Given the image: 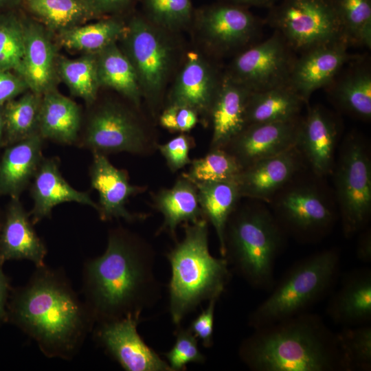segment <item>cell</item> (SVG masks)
<instances>
[{
    "label": "cell",
    "mask_w": 371,
    "mask_h": 371,
    "mask_svg": "<svg viewBox=\"0 0 371 371\" xmlns=\"http://www.w3.org/2000/svg\"><path fill=\"white\" fill-rule=\"evenodd\" d=\"M273 214L284 232L303 240L323 236L333 225L335 214L328 197L311 183L285 186L273 197Z\"/></svg>",
    "instance_id": "8fae6325"
},
{
    "label": "cell",
    "mask_w": 371,
    "mask_h": 371,
    "mask_svg": "<svg viewBox=\"0 0 371 371\" xmlns=\"http://www.w3.org/2000/svg\"><path fill=\"white\" fill-rule=\"evenodd\" d=\"M163 355L172 371H183L189 363H203L206 357L201 352L198 339L189 328L177 326L175 341Z\"/></svg>",
    "instance_id": "b9f144b4"
},
{
    "label": "cell",
    "mask_w": 371,
    "mask_h": 371,
    "mask_svg": "<svg viewBox=\"0 0 371 371\" xmlns=\"http://www.w3.org/2000/svg\"><path fill=\"white\" fill-rule=\"evenodd\" d=\"M218 300H211L207 306L191 322L188 327L192 333L201 341L205 348L213 345L214 312Z\"/></svg>",
    "instance_id": "f6af8a7d"
},
{
    "label": "cell",
    "mask_w": 371,
    "mask_h": 371,
    "mask_svg": "<svg viewBox=\"0 0 371 371\" xmlns=\"http://www.w3.org/2000/svg\"><path fill=\"white\" fill-rule=\"evenodd\" d=\"M8 322L37 344L47 357L71 359L95 324L85 302L61 270L36 267L23 286L12 289Z\"/></svg>",
    "instance_id": "7a4b0ae2"
},
{
    "label": "cell",
    "mask_w": 371,
    "mask_h": 371,
    "mask_svg": "<svg viewBox=\"0 0 371 371\" xmlns=\"http://www.w3.org/2000/svg\"><path fill=\"white\" fill-rule=\"evenodd\" d=\"M363 138L350 135L341 148L334 183L343 232L350 236L363 229L371 214V159Z\"/></svg>",
    "instance_id": "ba28073f"
},
{
    "label": "cell",
    "mask_w": 371,
    "mask_h": 371,
    "mask_svg": "<svg viewBox=\"0 0 371 371\" xmlns=\"http://www.w3.org/2000/svg\"><path fill=\"white\" fill-rule=\"evenodd\" d=\"M141 314L97 324L95 341L126 371H172L168 362L148 346L137 331Z\"/></svg>",
    "instance_id": "4fadbf2b"
},
{
    "label": "cell",
    "mask_w": 371,
    "mask_h": 371,
    "mask_svg": "<svg viewBox=\"0 0 371 371\" xmlns=\"http://www.w3.org/2000/svg\"><path fill=\"white\" fill-rule=\"evenodd\" d=\"M327 313L344 326L365 325L371 319V273L368 269L351 272L329 301Z\"/></svg>",
    "instance_id": "484cf974"
},
{
    "label": "cell",
    "mask_w": 371,
    "mask_h": 371,
    "mask_svg": "<svg viewBox=\"0 0 371 371\" xmlns=\"http://www.w3.org/2000/svg\"><path fill=\"white\" fill-rule=\"evenodd\" d=\"M338 135L333 115L319 105L308 108L300 122L297 147L317 176L333 172Z\"/></svg>",
    "instance_id": "44dd1931"
},
{
    "label": "cell",
    "mask_w": 371,
    "mask_h": 371,
    "mask_svg": "<svg viewBox=\"0 0 371 371\" xmlns=\"http://www.w3.org/2000/svg\"><path fill=\"white\" fill-rule=\"evenodd\" d=\"M34 205L30 213L33 225L49 218L55 206L66 202H76L98 210L88 192L74 188L63 177L57 157H43L29 186Z\"/></svg>",
    "instance_id": "603a6c76"
},
{
    "label": "cell",
    "mask_w": 371,
    "mask_h": 371,
    "mask_svg": "<svg viewBox=\"0 0 371 371\" xmlns=\"http://www.w3.org/2000/svg\"><path fill=\"white\" fill-rule=\"evenodd\" d=\"M182 175L193 183L236 180L243 170L237 159L224 148H210L204 157L191 161Z\"/></svg>",
    "instance_id": "74e56055"
},
{
    "label": "cell",
    "mask_w": 371,
    "mask_h": 371,
    "mask_svg": "<svg viewBox=\"0 0 371 371\" xmlns=\"http://www.w3.org/2000/svg\"><path fill=\"white\" fill-rule=\"evenodd\" d=\"M20 5L50 32L102 18L87 0H21Z\"/></svg>",
    "instance_id": "f546056e"
},
{
    "label": "cell",
    "mask_w": 371,
    "mask_h": 371,
    "mask_svg": "<svg viewBox=\"0 0 371 371\" xmlns=\"http://www.w3.org/2000/svg\"><path fill=\"white\" fill-rule=\"evenodd\" d=\"M238 355L255 371L342 370L335 335L307 312L255 328Z\"/></svg>",
    "instance_id": "3957f363"
},
{
    "label": "cell",
    "mask_w": 371,
    "mask_h": 371,
    "mask_svg": "<svg viewBox=\"0 0 371 371\" xmlns=\"http://www.w3.org/2000/svg\"><path fill=\"white\" fill-rule=\"evenodd\" d=\"M12 289L10 278L0 265V326L8 322V304Z\"/></svg>",
    "instance_id": "7dc6e473"
},
{
    "label": "cell",
    "mask_w": 371,
    "mask_h": 371,
    "mask_svg": "<svg viewBox=\"0 0 371 371\" xmlns=\"http://www.w3.org/2000/svg\"><path fill=\"white\" fill-rule=\"evenodd\" d=\"M23 51V17L12 9L0 12V69L17 74Z\"/></svg>",
    "instance_id": "ab89813d"
},
{
    "label": "cell",
    "mask_w": 371,
    "mask_h": 371,
    "mask_svg": "<svg viewBox=\"0 0 371 371\" xmlns=\"http://www.w3.org/2000/svg\"><path fill=\"white\" fill-rule=\"evenodd\" d=\"M358 258L364 262L371 260V236L370 232L367 230L360 237L357 244V251Z\"/></svg>",
    "instance_id": "681fc988"
},
{
    "label": "cell",
    "mask_w": 371,
    "mask_h": 371,
    "mask_svg": "<svg viewBox=\"0 0 371 371\" xmlns=\"http://www.w3.org/2000/svg\"><path fill=\"white\" fill-rule=\"evenodd\" d=\"M304 102L289 85L251 92L245 107L246 124L298 118Z\"/></svg>",
    "instance_id": "f1b7e54d"
},
{
    "label": "cell",
    "mask_w": 371,
    "mask_h": 371,
    "mask_svg": "<svg viewBox=\"0 0 371 371\" xmlns=\"http://www.w3.org/2000/svg\"><path fill=\"white\" fill-rule=\"evenodd\" d=\"M81 120L80 106L56 88L42 95L38 133L44 139L74 144L78 141Z\"/></svg>",
    "instance_id": "83f0119b"
},
{
    "label": "cell",
    "mask_w": 371,
    "mask_h": 371,
    "mask_svg": "<svg viewBox=\"0 0 371 371\" xmlns=\"http://www.w3.org/2000/svg\"><path fill=\"white\" fill-rule=\"evenodd\" d=\"M192 144L190 136L181 133L165 144H157V149L165 159L170 170L175 172L191 163L189 152Z\"/></svg>",
    "instance_id": "7bdbcfd3"
},
{
    "label": "cell",
    "mask_w": 371,
    "mask_h": 371,
    "mask_svg": "<svg viewBox=\"0 0 371 371\" xmlns=\"http://www.w3.org/2000/svg\"><path fill=\"white\" fill-rule=\"evenodd\" d=\"M183 239L176 241L166 254L171 269L168 310L176 326L202 302L218 300L231 275L227 259L210 254L208 222L205 218L183 223Z\"/></svg>",
    "instance_id": "277c9868"
},
{
    "label": "cell",
    "mask_w": 371,
    "mask_h": 371,
    "mask_svg": "<svg viewBox=\"0 0 371 371\" xmlns=\"http://www.w3.org/2000/svg\"><path fill=\"white\" fill-rule=\"evenodd\" d=\"M120 39L131 63L142 93L152 106L159 104L172 71L175 47L169 32L147 19L133 16Z\"/></svg>",
    "instance_id": "52a82bcc"
},
{
    "label": "cell",
    "mask_w": 371,
    "mask_h": 371,
    "mask_svg": "<svg viewBox=\"0 0 371 371\" xmlns=\"http://www.w3.org/2000/svg\"><path fill=\"white\" fill-rule=\"evenodd\" d=\"M21 0H0V12L12 8L20 5Z\"/></svg>",
    "instance_id": "816d5d0a"
},
{
    "label": "cell",
    "mask_w": 371,
    "mask_h": 371,
    "mask_svg": "<svg viewBox=\"0 0 371 371\" xmlns=\"http://www.w3.org/2000/svg\"><path fill=\"white\" fill-rule=\"evenodd\" d=\"M29 90L23 79L12 71L0 69V105Z\"/></svg>",
    "instance_id": "bcb514c9"
},
{
    "label": "cell",
    "mask_w": 371,
    "mask_h": 371,
    "mask_svg": "<svg viewBox=\"0 0 371 371\" xmlns=\"http://www.w3.org/2000/svg\"><path fill=\"white\" fill-rule=\"evenodd\" d=\"M155 252L143 237L122 226L109 230L106 250L86 262L85 302L95 324L142 314L161 297Z\"/></svg>",
    "instance_id": "6da1fadb"
},
{
    "label": "cell",
    "mask_w": 371,
    "mask_h": 371,
    "mask_svg": "<svg viewBox=\"0 0 371 371\" xmlns=\"http://www.w3.org/2000/svg\"><path fill=\"white\" fill-rule=\"evenodd\" d=\"M30 216L19 197H10L3 210L0 230V265L19 260L31 261L36 267L45 265L47 249Z\"/></svg>",
    "instance_id": "ffe728a7"
},
{
    "label": "cell",
    "mask_w": 371,
    "mask_h": 371,
    "mask_svg": "<svg viewBox=\"0 0 371 371\" xmlns=\"http://www.w3.org/2000/svg\"><path fill=\"white\" fill-rule=\"evenodd\" d=\"M300 122L296 118L247 125L223 148L237 159L243 169L297 146Z\"/></svg>",
    "instance_id": "2e32d148"
},
{
    "label": "cell",
    "mask_w": 371,
    "mask_h": 371,
    "mask_svg": "<svg viewBox=\"0 0 371 371\" xmlns=\"http://www.w3.org/2000/svg\"><path fill=\"white\" fill-rule=\"evenodd\" d=\"M89 176L91 187L99 194L97 212L102 221L123 218L133 222L146 217L131 213L126 207L131 196L144 192L146 187L131 184L127 171L115 167L106 155L93 153Z\"/></svg>",
    "instance_id": "e0dca14e"
},
{
    "label": "cell",
    "mask_w": 371,
    "mask_h": 371,
    "mask_svg": "<svg viewBox=\"0 0 371 371\" xmlns=\"http://www.w3.org/2000/svg\"><path fill=\"white\" fill-rule=\"evenodd\" d=\"M221 78L204 57L190 52L171 89L168 104L186 106L198 115L209 116Z\"/></svg>",
    "instance_id": "7402d4cb"
},
{
    "label": "cell",
    "mask_w": 371,
    "mask_h": 371,
    "mask_svg": "<svg viewBox=\"0 0 371 371\" xmlns=\"http://www.w3.org/2000/svg\"><path fill=\"white\" fill-rule=\"evenodd\" d=\"M56 69L58 76L72 95L89 104L95 102L101 87L95 54H84L75 59L61 57L57 59Z\"/></svg>",
    "instance_id": "d590c367"
},
{
    "label": "cell",
    "mask_w": 371,
    "mask_h": 371,
    "mask_svg": "<svg viewBox=\"0 0 371 371\" xmlns=\"http://www.w3.org/2000/svg\"><path fill=\"white\" fill-rule=\"evenodd\" d=\"M202 216L214 228L220 253L224 256V233L229 217L238 206L241 196L236 180L194 183Z\"/></svg>",
    "instance_id": "4dcf8cb0"
},
{
    "label": "cell",
    "mask_w": 371,
    "mask_h": 371,
    "mask_svg": "<svg viewBox=\"0 0 371 371\" xmlns=\"http://www.w3.org/2000/svg\"><path fill=\"white\" fill-rule=\"evenodd\" d=\"M153 206L160 212L164 221L157 232L168 233L177 241L180 224L196 223L201 218L195 184L182 175L170 188H162L152 195Z\"/></svg>",
    "instance_id": "4316f807"
},
{
    "label": "cell",
    "mask_w": 371,
    "mask_h": 371,
    "mask_svg": "<svg viewBox=\"0 0 371 371\" xmlns=\"http://www.w3.org/2000/svg\"><path fill=\"white\" fill-rule=\"evenodd\" d=\"M95 12L104 17L124 8L131 0H87Z\"/></svg>",
    "instance_id": "c3c4849f"
},
{
    "label": "cell",
    "mask_w": 371,
    "mask_h": 371,
    "mask_svg": "<svg viewBox=\"0 0 371 371\" xmlns=\"http://www.w3.org/2000/svg\"><path fill=\"white\" fill-rule=\"evenodd\" d=\"M245 8L230 3L213 5L201 11L197 24L206 44L218 52L247 44L256 34L259 23Z\"/></svg>",
    "instance_id": "9a60e30c"
},
{
    "label": "cell",
    "mask_w": 371,
    "mask_h": 371,
    "mask_svg": "<svg viewBox=\"0 0 371 371\" xmlns=\"http://www.w3.org/2000/svg\"><path fill=\"white\" fill-rule=\"evenodd\" d=\"M251 91L225 74L221 78L209 117L212 124L211 148H225L247 126L245 107Z\"/></svg>",
    "instance_id": "cb8c5ba5"
},
{
    "label": "cell",
    "mask_w": 371,
    "mask_h": 371,
    "mask_svg": "<svg viewBox=\"0 0 371 371\" xmlns=\"http://www.w3.org/2000/svg\"><path fill=\"white\" fill-rule=\"evenodd\" d=\"M24 19V51L18 75L39 95L56 88L57 59L50 32L34 19Z\"/></svg>",
    "instance_id": "d6986e66"
},
{
    "label": "cell",
    "mask_w": 371,
    "mask_h": 371,
    "mask_svg": "<svg viewBox=\"0 0 371 371\" xmlns=\"http://www.w3.org/2000/svg\"><path fill=\"white\" fill-rule=\"evenodd\" d=\"M3 216V210H2L0 207V230H1V225H2Z\"/></svg>",
    "instance_id": "db71d44e"
},
{
    "label": "cell",
    "mask_w": 371,
    "mask_h": 371,
    "mask_svg": "<svg viewBox=\"0 0 371 371\" xmlns=\"http://www.w3.org/2000/svg\"><path fill=\"white\" fill-rule=\"evenodd\" d=\"M4 115H3V105H0V156L1 150L3 148V136H4Z\"/></svg>",
    "instance_id": "f5cc1de1"
},
{
    "label": "cell",
    "mask_w": 371,
    "mask_h": 371,
    "mask_svg": "<svg viewBox=\"0 0 371 371\" xmlns=\"http://www.w3.org/2000/svg\"><path fill=\"white\" fill-rule=\"evenodd\" d=\"M44 139L38 133L5 148L0 156V197H20L43 157Z\"/></svg>",
    "instance_id": "d4e9b609"
},
{
    "label": "cell",
    "mask_w": 371,
    "mask_h": 371,
    "mask_svg": "<svg viewBox=\"0 0 371 371\" xmlns=\"http://www.w3.org/2000/svg\"><path fill=\"white\" fill-rule=\"evenodd\" d=\"M147 19L168 32L187 27L192 18L191 0H143Z\"/></svg>",
    "instance_id": "60d3db41"
},
{
    "label": "cell",
    "mask_w": 371,
    "mask_h": 371,
    "mask_svg": "<svg viewBox=\"0 0 371 371\" xmlns=\"http://www.w3.org/2000/svg\"><path fill=\"white\" fill-rule=\"evenodd\" d=\"M344 38L302 52L295 58L289 85L305 102L317 89L328 85L352 57Z\"/></svg>",
    "instance_id": "5bb4252c"
},
{
    "label": "cell",
    "mask_w": 371,
    "mask_h": 371,
    "mask_svg": "<svg viewBox=\"0 0 371 371\" xmlns=\"http://www.w3.org/2000/svg\"><path fill=\"white\" fill-rule=\"evenodd\" d=\"M126 25L113 17L101 18L95 22L85 23L56 34L60 45L85 54H97L108 45L120 40Z\"/></svg>",
    "instance_id": "836d02e7"
},
{
    "label": "cell",
    "mask_w": 371,
    "mask_h": 371,
    "mask_svg": "<svg viewBox=\"0 0 371 371\" xmlns=\"http://www.w3.org/2000/svg\"><path fill=\"white\" fill-rule=\"evenodd\" d=\"M100 86L114 89L139 106L142 93L135 69L122 49L112 43L97 54Z\"/></svg>",
    "instance_id": "d6a6232c"
},
{
    "label": "cell",
    "mask_w": 371,
    "mask_h": 371,
    "mask_svg": "<svg viewBox=\"0 0 371 371\" xmlns=\"http://www.w3.org/2000/svg\"><path fill=\"white\" fill-rule=\"evenodd\" d=\"M335 336L342 370H370V326H345Z\"/></svg>",
    "instance_id": "f35d334b"
},
{
    "label": "cell",
    "mask_w": 371,
    "mask_h": 371,
    "mask_svg": "<svg viewBox=\"0 0 371 371\" xmlns=\"http://www.w3.org/2000/svg\"><path fill=\"white\" fill-rule=\"evenodd\" d=\"M157 144L131 111L106 102L89 115L80 146L105 155L121 152L147 155Z\"/></svg>",
    "instance_id": "30bf717a"
},
{
    "label": "cell",
    "mask_w": 371,
    "mask_h": 371,
    "mask_svg": "<svg viewBox=\"0 0 371 371\" xmlns=\"http://www.w3.org/2000/svg\"><path fill=\"white\" fill-rule=\"evenodd\" d=\"M339 265V254L334 249L297 262L250 313L249 326L255 329L306 312L330 291Z\"/></svg>",
    "instance_id": "8992f818"
},
{
    "label": "cell",
    "mask_w": 371,
    "mask_h": 371,
    "mask_svg": "<svg viewBox=\"0 0 371 371\" xmlns=\"http://www.w3.org/2000/svg\"><path fill=\"white\" fill-rule=\"evenodd\" d=\"M336 104L363 120L371 118V73L364 66H355L326 86Z\"/></svg>",
    "instance_id": "1f68e13d"
},
{
    "label": "cell",
    "mask_w": 371,
    "mask_h": 371,
    "mask_svg": "<svg viewBox=\"0 0 371 371\" xmlns=\"http://www.w3.org/2000/svg\"><path fill=\"white\" fill-rule=\"evenodd\" d=\"M291 48L276 32L238 54L226 73L251 92L289 85L295 59Z\"/></svg>",
    "instance_id": "7c38bea8"
},
{
    "label": "cell",
    "mask_w": 371,
    "mask_h": 371,
    "mask_svg": "<svg viewBox=\"0 0 371 371\" xmlns=\"http://www.w3.org/2000/svg\"><path fill=\"white\" fill-rule=\"evenodd\" d=\"M269 19L288 45L301 52L344 38L330 0H282Z\"/></svg>",
    "instance_id": "9c48e42d"
},
{
    "label": "cell",
    "mask_w": 371,
    "mask_h": 371,
    "mask_svg": "<svg viewBox=\"0 0 371 371\" xmlns=\"http://www.w3.org/2000/svg\"><path fill=\"white\" fill-rule=\"evenodd\" d=\"M231 3L244 7L247 5L271 6L277 0H229Z\"/></svg>",
    "instance_id": "f907efd6"
},
{
    "label": "cell",
    "mask_w": 371,
    "mask_h": 371,
    "mask_svg": "<svg viewBox=\"0 0 371 371\" xmlns=\"http://www.w3.org/2000/svg\"><path fill=\"white\" fill-rule=\"evenodd\" d=\"M343 36L350 45L371 46V0H330Z\"/></svg>",
    "instance_id": "8d00e7d4"
},
{
    "label": "cell",
    "mask_w": 371,
    "mask_h": 371,
    "mask_svg": "<svg viewBox=\"0 0 371 371\" xmlns=\"http://www.w3.org/2000/svg\"><path fill=\"white\" fill-rule=\"evenodd\" d=\"M304 159L295 146L244 168L236 179L241 197L271 201L293 180Z\"/></svg>",
    "instance_id": "ac0fdd59"
},
{
    "label": "cell",
    "mask_w": 371,
    "mask_h": 371,
    "mask_svg": "<svg viewBox=\"0 0 371 371\" xmlns=\"http://www.w3.org/2000/svg\"><path fill=\"white\" fill-rule=\"evenodd\" d=\"M198 114L190 107L168 104L159 116L161 126L170 131L186 133L198 122Z\"/></svg>",
    "instance_id": "ee69618b"
},
{
    "label": "cell",
    "mask_w": 371,
    "mask_h": 371,
    "mask_svg": "<svg viewBox=\"0 0 371 371\" xmlns=\"http://www.w3.org/2000/svg\"><path fill=\"white\" fill-rule=\"evenodd\" d=\"M283 240L284 231L267 208L237 206L225 226L223 257L250 286L270 289Z\"/></svg>",
    "instance_id": "5b68a950"
},
{
    "label": "cell",
    "mask_w": 371,
    "mask_h": 371,
    "mask_svg": "<svg viewBox=\"0 0 371 371\" xmlns=\"http://www.w3.org/2000/svg\"><path fill=\"white\" fill-rule=\"evenodd\" d=\"M41 100V95L30 91L3 104V148L38 133Z\"/></svg>",
    "instance_id": "e575fe53"
}]
</instances>
